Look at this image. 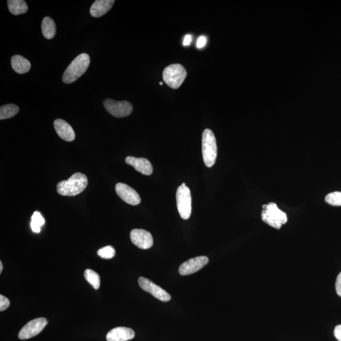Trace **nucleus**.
<instances>
[{
    "instance_id": "nucleus-1",
    "label": "nucleus",
    "mask_w": 341,
    "mask_h": 341,
    "mask_svg": "<svg viewBox=\"0 0 341 341\" xmlns=\"http://www.w3.org/2000/svg\"><path fill=\"white\" fill-rule=\"evenodd\" d=\"M88 185V179L85 174L76 173L67 180L59 182L57 192L63 196H75L83 192Z\"/></svg>"
},
{
    "instance_id": "nucleus-2",
    "label": "nucleus",
    "mask_w": 341,
    "mask_h": 341,
    "mask_svg": "<svg viewBox=\"0 0 341 341\" xmlns=\"http://www.w3.org/2000/svg\"><path fill=\"white\" fill-rule=\"evenodd\" d=\"M90 57L86 54H82L72 61L63 75V82L71 84L84 75L89 67Z\"/></svg>"
},
{
    "instance_id": "nucleus-3",
    "label": "nucleus",
    "mask_w": 341,
    "mask_h": 341,
    "mask_svg": "<svg viewBox=\"0 0 341 341\" xmlns=\"http://www.w3.org/2000/svg\"><path fill=\"white\" fill-rule=\"evenodd\" d=\"M261 217L266 224L277 229L287 222V214L279 209L276 203L274 202L263 205Z\"/></svg>"
},
{
    "instance_id": "nucleus-4",
    "label": "nucleus",
    "mask_w": 341,
    "mask_h": 341,
    "mask_svg": "<svg viewBox=\"0 0 341 341\" xmlns=\"http://www.w3.org/2000/svg\"><path fill=\"white\" fill-rule=\"evenodd\" d=\"M202 145L203 162L207 167H212L218 155V147L215 136L211 129L207 128L203 131Z\"/></svg>"
},
{
    "instance_id": "nucleus-5",
    "label": "nucleus",
    "mask_w": 341,
    "mask_h": 341,
    "mask_svg": "<svg viewBox=\"0 0 341 341\" xmlns=\"http://www.w3.org/2000/svg\"><path fill=\"white\" fill-rule=\"evenodd\" d=\"M186 70L180 64H173L165 68L163 73V80L173 89H178L186 78Z\"/></svg>"
},
{
    "instance_id": "nucleus-6",
    "label": "nucleus",
    "mask_w": 341,
    "mask_h": 341,
    "mask_svg": "<svg viewBox=\"0 0 341 341\" xmlns=\"http://www.w3.org/2000/svg\"><path fill=\"white\" fill-rule=\"evenodd\" d=\"M176 203L179 215L182 219L187 220L192 214L191 192L189 187H178L176 192Z\"/></svg>"
},
{
    "instance_id": "nucleus-7",
    "label": "nucleus",
    "mask_w": 341,
    "mask_h": 341,
    "mask_svg": "<svg viewBox=\"0 0 341 341\" xmlns=\"http://www.w3.org/2000/svg\"><path fill=\"white\" fill-rule=\"evenodd\" d=\"M103 104L107 112L116 118L126 117L130 115L133 111V106L126 100L116 101L111 99H106Z\"/></svg>"
},
{
    "instance_id": "nucleus-8",
    "label": "nucleus",
    "mask_w": 341,
    "mask_h": 341,
    "mask_svg": "<svg viewBox=\"0 0 341 341\" xmlns=\"http://www.w3.org/2000/svg\"><path fill=\"white\" fill-rule=\"evenodd\" d=\"M47 321L43 317L33 320L26 324L18 333V338L21 340L30 339L43 331L47 326Z\"/></svg>"
},
{
    "instance_id": "nucleus-9",
    "label": "nucleus",
    "mask_w": 341,
    "mask_h": 341,
    "mask_svg": "<svg viewBox=\"0 0 341 341\" xmlns=\"http://www.w3.org/2000/svg\"><path fill=\"white\" fill-rule=\"evenodd\" d=\"M138 282L140 286L145 292L149 293L155 298L164 302H167L171 300V297L168 292H166L162 287L159 286L149 279L144 277H139Z\"/></svg>"
},
{
    "instance_id": "nucleus-10",
    "label": "nucleus",
    "mask_w": 341,
    "mask_h": 341,
    "mask_svg": "<svg viewBox=\"0 0 341 341\" xmlns=\"http://www.w3.org/2000/svg\"><path fill=\"white\" fill-rule=\"evenodd\" d=\"M116 194L124 202L132 205H137L141 202V197L136 190L125 183H119L116 185Z\"/></svg>"
},
{
    "instance_id": "nucleus-11",
    "label": "nucleus",
    "mask_w": 341,
    "mask_h": 341,
    "mask_svg": "<svg viewBox=\"0 0 341 341\" xmlns=\"http://www.w3.org/2000/svg\"><path fill=\"white\" fill-rule=\"evenodd\" d=\"M208 259L205 256H199L190 259L181 264L179 268V273L182 276H187L195 273L207 265Z\"/></svg>"
},
{
    "instance_id": "nucleus-12",
    "label": "nucleus",
    "mask_w": 341,
    "mask_h": 341,
    "mask_svg": "<svg viewBox=\"0 0 341 341\" xmlns=\"http://www.w3.org/2000/svg\"><path fill=\"white\" fill-rule=\"evenodd\" d=\"M132 243L141 249H149L153 245V238L149 232L144 229H135L130 232Z\"/></svg>"
},
{
    "instance_id": "nucleus-13",
    "label": "nucleus",
    "mask_w": 341,
    "mask_h": 341,
    "mask_svg": "<svg viewBox=\"0 0 341 341\" xmlns=\"http://www.w3.org/2000/svg\"><path fill=\"white\" fill-rule=\"evenodd\" d=\"M135 332L130 328L118 327L111 330L107 335L108 341H128L134 339Z\"/></svg>"
},
{
    "instance_id": "nucleus-14",
    "label": "nucleus",
    "mask_w": 341,
    "mask_h": 341,
    "mask_svg": "<svg viewBox=\"0 0 341 341\" xmlns=\"http://www.w3.org/2000/svg\"><path fill=\"white\" fill-rule=\"evenodd\" d=\"M54 127L61 139L67 142H72L75 140V132L67 121L62 119H57L55 121Z\"/></svg>"
},
{
    "instance_id": "nucleus-15",
    "label": "nucleus",
    "mask_w": 341,
    "mask_h": 341,
    "mask_svg": "<svg viewBox=\"0 0 341 341\" xmlns=\"http://www.w3.org/2000/svg\"><path fill=\"white\" fill-rule=\"evenodd\" d=\"M125 162L128 165L133 166L136 170L144 175H150L152 173V166L147 159L128 156L125 159Z\"/></svg>"
},
{
    "instance_id": "nucleus-16",
    "label": "nucleus",
    "mask_w": 341,
    "mask_h": 341,
    "mask_svg": "<svg viewBox=\"0 0 341 341\" xmlns=\"http://www.w3.org/2000/svg\"><path fill=\"white\" fill-rule=\"evenodd\" d=\"M115 3L114 0H97L92 5L90 13L93 17H102L112 9Z\"/></svg>"
},
{
    "instance_id": "nucleus-17",
    "label": "nucleus",
    "mask_w": 341,
    "mask_h": 341,
    "mask_svg": "<svg viewBox=\"0 0 341 341\" xmlns=\"http://www.w3.org/2000/svg\"><path fill=\"white\" fill-rule=\"evenodd\" d=\"M11 64L15 72L19 74L28 73L31 67L30 62L20 55H14L12 58Z\"/></svg>"
},
{
    "instance_id": "nucleus-18",
    "label": "nucleus",
    "mask_w": 341,
    "mask_h": 341,
    "mask_svg": "<svg viewBox=\"0 0 341 341\" xmlns=\"http://www.w3.org/2000/svg\"><path fill=\"white\" fill-rule=\"evenodd\" d=\"M41 29L44 38L47 39L54 38L57 33L56 25L51 17H46L43 18Z\"/></svg>"
},
{
    "instance_id": "nucleus-19",
    "label": "nucleus",
    "mask_w": 341,
    "mask_h": 341,
    "mask_svg": "<svg viewBox=\"0 0 341 341\" xmlns=\"http://www.w3.org/2000/svg\"><path fill=\"white\" fill-rule=\"evenodd\" d=\"M7 4L10 13L14 15L25 14L28 10V5L23 0H9Z\"/></svg>"
},
{
    "instance_id": "nucleus-20",
    "label": "nucleus",
    "mask_w": 341,
    "mask_h": 341,
    "mask_svg": "<svg viewBox=\"0 0 341 341\" xmlns=\"http://www.w3.org/2000/svg\"><path fill=\"white\" fill-rule=\"evenodd\" d=\"M19 112L17 105L9 104L2 106L0 108V120H6L12 118Z\"/></svg>"
},
{
    "instance_id": "nucleus-21",
    "label": "nucleus",
    "mask_w": 341,
    "mask_h": 341,
    "mask_svg": "<svg viewBox=\"0 0 341 341\" xmlns=\"http://www.w3.org/2000/svg\"><path fill=\"white\" fill-rule=\"evenodd\" d=\"M84 277L86 281L89 282L95 290H98L100 287V277L97 272L91 270V269H86L84 272Z\"/></svg>"
},
{
    "instance_id": "nucleus-22",
    "label": "nucleus",
    "mask_w": 341,
    "mask_h": 341,
    "mask_svg": "<svg viewBox=\"0 0 341 341\" xmlns=\"http://www.w3.org/2000/svg\"><path fill=\"white\" fill-rule=\"evenodd\" d=\"M325 200L333 206H341V192H334L326 195Z\"/></svg>"
},
{
    "instance_id": "nucleus-23",
    "label": "nucleus",
    "mask_w": 341,
    "mask_h": 341,
    "mask_svg": "<svg viewBox=\"0 0 341 341\" xmlns=\"http://www.w3.org/2000/svg\"><path fill=\"white\" fill-rule=\"evenodd\" d=\"M97 255L102 258H112L115 255V250L112 246H107L97 251Z\"/></svg>"
},
{
    "instance_id": "nucleus-24",
    "label": "nucleus",
    "mask_w": 341,
    "mask_h": 341,
    "mask_svg": "<svg viewBox=\"0 0 341 341\" xmlns=\"http://www.w3.org/2000/svg\"><path fill=\"white\" fill-rule=\"evenodd\" d=\"M31 219L32 223L36 224V225L40 227L42 226H43L45 223L43 217L42 216L41 213L38 212V211H36V212L33 214Z\"/></svg>"
},
{
    "instance_id": "nucleus-25",
    "label": "nucleus",
    "mask_w": 341,
    "mask_h": 341,
    "mask_svg": "<svg viewBox=\"0 0 341 341\" xmlns=\"http://www.w3.org/2000/svg\"><path fill=\"white\" fill-rule=\"evenodd\" d=\"M10 306V301L9 299L2 295H0V311H3L7 310Z\"/></svg>"
},
{
    "instance_id": "nucleus-26",
    "label": "nucleus",
    "mask_w": 341,
    "mask_h": 341,
    "mask_svg": "<svg viewBox=\"0 0 341 341\" xmlns=\"http://www.w3.org/2000/svg\"><path fill=\"white\" fill-rule=\"evenodd\" d=\"M335 290H336L337 294L341 297V272L337 277L336 282H335Z\"/></svg>"
},
{
    "instance_id": "nucleus-27",
    "label": "nucleus",
    "mask_w": 341,
    "mask_h": 341,
    "mask_svg": "<svg viewBox=\"0 0 341 341\" xmlns=\"http://www.w3.org/2000/svg\"><path fill=\"white\" fill-rule=\"evenodd\" d=\"M206 43H207V39H206L204 36H200L199 39H198L197 42V48H202V47L205 46Z\"/></svg>"
},
{
    "instance_id": "nucleus-28",
    "label": "nucleus",
    "mask_w": 341,
    "mask_h": 341,
    "mask_svg": "<svg viewBox=\"0 0 341 341\" xmlns=\"http://www.w3.org/2000/svg\"><path fill=\"white\" fill-rule=\"evenodd\" d=\"M334 334L338 341H341V325H338L335 327Z\"/></svg>"
},
{
    "instance_id": "nucleus-29",
    "label": "nucleus",
    "mask_w": 341,
    "mask_h": 341,
    "mask_svg": "<svg viewBox=\"0 0 341 341\" xmlns=\"http://www.w3.org/2000/svg\"><path fill=\"white\" fill-rule=\"evenodd\" d=\"M192 39V37L190 34H187V35L185 36L183 41L184 46H189L190 43H191Z\"/></svg>"
},
{
    "instance_id": "nucleus-30",
    "label": "nucleus",
    "mask_w": 341,
    "mask_h": 341,
    "mask_svg": "<svg viewBox=\"0 0 341 341\" xmlns=\"http://www.w3.org/2000/svg\"><path fill=\"white\" fill-rule=\"evenodd\" d=\"M31 226L32 230H33V232H36V233H39V232H40L41 231V227H39L36 224H34L33 223H31Z\"/></svg>"
},
{
    "instance_id": "nucleus-31",
    "label": "nucleus",
    "mask_w": 341,
    "mask_h": 341,
    "mask_svg": "<svg viewBox=\"0 0 341 341\" xmlns=\"http://www.w3.org/2000/svg\"><path fill=\"white\" fill-rule=\"evenodd\" d=\"M3 270V264L2 261H0V274L2 273Z\"/></svg>"
},
{
    "instance_id": "nucleus-32",
    "label": "nucleus",
    "mask_w": 341,
    "mask_h": 341,
    "mask_svg": "<svg viewBox=\"0 0 341 341\" xmlns=\"http://www.w3.org/2000/svg\"><path fill=\"white\" fill-rule=\"evenodd\" d=\"M181 186L182 187H186V184H185V183H182Z\"/></svg>"
}]
</instances>
